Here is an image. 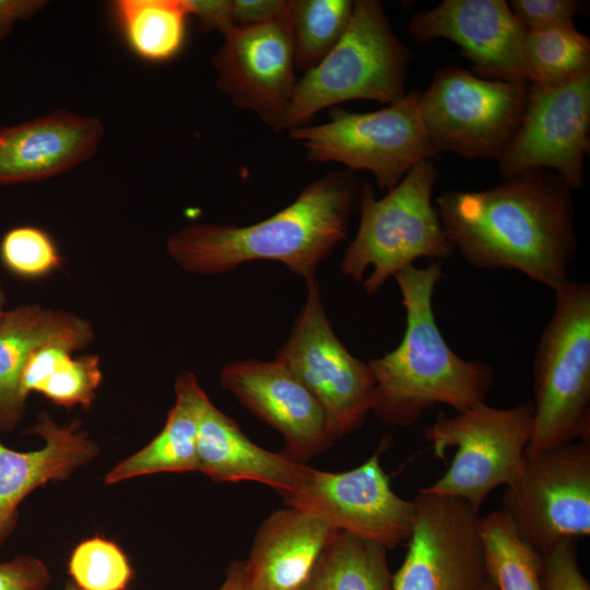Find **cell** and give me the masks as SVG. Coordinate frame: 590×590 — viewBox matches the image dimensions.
<instances>
[{"instance_id": "ba28073f", "label": "cell", "mask_w": 590, "mask_h": 590, "mask_svg": "<svg viewBox=\"0 0 590 590\" xmlns=\"http://www.w3.org/2000/svg\"><path fill=\"white\" fill-rule=\"evenodd\" d=\"M530 88V82L484 79L456 66L438 69L420 94L434 149L499 162L521 125Z\"/></svg>"}, {"instance_id": "9c48e42d", "label": "cell", "mask_w": 590, "mask_h": 590, "mask_svg": "<svg viewBox=\"0 0 590 590\" xmlns=\"http://www.w3.org/2000/svg\"><path fill=\"white\" fill-rule=\"evenodd\" d=\"M420 91L369 113L329 110L330 120L290 132L310 162H337L349 172L368 170L381 191L396 187L417 163L438 153L434 149L420 110Z\"/></svg>"}, {"instance_id": "4dcf8cb0", "label": "cell", "mask_w": 590, "mask_h": 590, "mask_svg": "<svg viewBox=\"0 0 590 590\" xmlns=\"http://www.w3.org/2000/svg\"><path fill=\"white\" fill-rule=\"evenodd\" d=\"M102 380L97 355L71 354L58 363L37 392L59 406L90 409Z\"/></svg>"}, {"instance_id": "ac0fdd59", "label": "cell", "mask_w": 590, "mask_h": 590, "mask_svg": "<svg viewBox=\"0 0 590 590\" xmlns=\"http://www.w3.org/2000/svg\"><path fill=\"white\" fill-rule=\"evenodd\" d=\"M104 134L102 121L67 109L0 127V185L40 181L90 160Z\"/></svg>"}, {"instance_id": "83f0119b", "label": "cell", "mask_w": 590, "mask_h": 590, "mask_svg": "<svg viewBox=\"0 0 590 590\" xmlns=\"http://www.w3.org/2000/svg\"><path fill=\"white\" fill-rule=\"evenodd\" d=\"M526 50L536 86L564 85L590 71V39L574 24L528 31Z\"/></svg>"}, {"instance_id": "5bb4252c", "label": "cell", "mask_w": 590, "mask_h": 590, "mask_svg": "<svg viewBox=\"0 0 590 590\" xmlns=\"http://www.w3.org/2000/svg\"><path fill=\"white\" fill-rule=\"evenodd\" d=\"M590 148V71L555 87L531 84L521 125L498 162L504 178L547 169L571 189L585 179Z\"/></svg>"}, {"instance_id": "f1b7e54d", "label": "cell", "mask_w": 590, "mask_h": 590, "mask_svg": "<svg viewBox=\"0 0 590 590\" xmlns=\"http://www.w3.org/2000/svg\"><path fill=\"white\" fill-rule=\"evenodd\" d=\"M69 574L80 590H126L133 577L121 548L101 536L84 540L74 547Z\"/></svg>"}, {"instance_id": "e0dca14e", "label": "cell", "mask_w": 590, "mask_h": 590, "mask_svg": "<svg viewBox=\"0 0 590 590\" xmlns=\"http://www.w3.org/2000/svg\"><path fill=\"white\" fill-rule=\"evenodd\" d=\"M222 387L246 409L276 429L288 458L300 462L337 440L328 416L314 394L276 359L226 364Z\"/></svg>"}, {"instance_id": "7c38bea8", "label": "cell", "mask_w": 590, "mask_h": 590, "mask_svg": "<svg viewBox=\"0 0 590 590\" xmlns=\"http://www.w3.org/2000/svg\"><path fill=\"white\" fill-rule=\"evenodd\" d=\"M379 451L359 467L326 472L304 464L296 485L282 495L287 507L310 512L332 529L393 548L408 542L415 504L397 495Z\"/></svg>"}, {"instance_id": "4fadbf2b", "label": "cell", "mask_w": 590, "mask_h": 590, "mask_svg": "<svg viewBox=\"0 0 590 590\" xmlns=\"http://www.w3.org/2000/svg\"><path fill=\"white\" fill-rule=\"evenodd\" d=\"M405 558L392 590H483L488 581L479 511L420 488Z\"/></svg>"}, {"instance_id": "30bf717a", "label": "cell", "mask_w": 590, "mask_h": 590, "mask_svg": "<svg viewBox=\"0 0 590 590\" xmlns=\"http://www.w3.org/2000/svg\"><path fill=\"white\" fill-rule=\"evenodd\" d=\"M539 554L590 534V439L524 455L500 508Z\"/></svg>"}, {"instance_id": "4316f807", "label": "cell", "mask_w": 590, "mask_h": 590, "mask_svg": "<svg viewBox=\"0 0 590 590\" xmlns=\"http://www.w3.org/2000/svg\"><path fill=\"white\" fill-rule=\"evenodd\" d=\"M354 1H287L295 68L305 73L315 68L337 45L350 22Z\"/></svg>"}, {"instance_id": "f546056e", "label": "cell", "mask_w": 590, "mask_h": 590, "mask_svg": "<svg viewBox=\"0 0 590 590\" xmlns=\"http://www.w3.org/2000/svg\"><path fill=\"white\" fill-rule=\"evenodd\" d=\"M0 259L12 274L28 280L48 276L63 263L50 234L32 225L17 226L4 234L0 243Z\"/></svg>"}, {"instance_id": "d590c367", "label": "cell", "mask_w": 590, "mask_h": 590, "mask_svg": "<svg viewBox=\"0 0 590 590\" xmlns=\"http://www.w3.org/2000/svg\"><path fill=\"white\" fill-rule=\"evenodd\" d=\"M285 0H232V15L236 26H252L280 16Z\"/></svg>"}, {"instance_id": "1f68e13d", "label": "cell", "mask_w": 590, "mask_h": 590, "mask_svg": "<svg viewBox=\"0 0 590 590\" xmlns=\"http://www.w3.org/2000/svg\"><path fill=\"white\" fill-rule=\"evenodd\" d=\"M577 540H563L541 555L543 590H590L578 560Z\"/></svg>"}, {"instance_id": "277c9868", "label": "cell", "mask_w": 590, "mask_h": 590, "mask_svg": "<svg viewBox=\"0 0 590 590\" xmlns=\"http://www.w3.org/2000/svg\"><path fill=\"white\" fill-rule=\"evenodd\" d=\"M437 176L428 160L414 165L382 198L375 197L370 182L361 187L358 229L340 269L366 294H376L420 258L442 262L455 252L432 201Z\"/></svg>"}, {"instance_id": "44dd1931", "label": "cell", "mask_w": 590, "mask_h": 590, "mask_svg": "<svg viewBox=\"0 0 590 590\" xmlns=\"http://www.w3.org/2000/svg\"><path fill=\"white\" fill-rule=\"evenodd\" d=\"M335 531L297 508L274 511L259 527L246 559L249 590H306Z\"/></svg>"}, {"instance_id": "8fae6325", "label": "cell", "mask_w": 590, "mask_h": 590, "mask_svg": "<svg viewBox=\"0 0 590 590\" xmlns=\"http://www.w3.org/2000/svg\"><path fill=\"white\" fill-rule=\"evenodd\" d=\"M307 296L276 361L314 394L340 438L359 428L371 412L374 378L367 363L353 356L326 315L320 285L306 283Z\"/></svg>"}, {"instance_id": "f35d334b", "label": "cell", "mask_w": 590, "mask_h": 590, "mask_svg": "<svg viewBox=\"0 0 590 590\" xmlns=\"http://www.w3.org/2000/svg\"><path fill=\"white\" fill-rule=\"evenodd\" d=\"M7 303H8L7 294H5L3 284L0 280V322L7 311L5 310Z\"/></svg>"}, {"instance_id": "6da1fadb", "label": "cell", "mask_w": 590, "mask_h": 590, "mask_svg": "<svg viewBox=\"0 0 590 590\" xmlns=\"http://www.w3.org/2000/svg\"><path fill=\"white\" fill-rule=\"evenodd\" d=\"M436 209L455 251L484 270L519 271L555 290L577 253L571 189L555 173L529 170L479 191L448 190Z\"/></svg>"}, {"instance_id": "7402d4cb", "label": "cell", "mask_w": 590, "mask_h": 590, "mask_svg": "<svg viewBox=\"0 0 590 590\" xmlns=\"http://www.w3.org/2000/svg\"><path fill=\"white\" fill-rule=\"evenodd\" d=\"M304 463L251 441L238 424L210 402L198 435V471L215 482L252 481L281 495L297 483Z\"/></svg>"}, {"instance_id": "8d00e7d4", "label": "cell", "mask_w": 590, "mask_h": 590, "mask_svg": "<svg viewBox=\"0 0 590 590\" xmlns=\"http://www.w3.org/2000/svg\"><path fill=\"white\" fill-rule=\"evenodd\" d=\"M46 4L45 0H0V40L12 32L16 22L30 19Z\"/></svg>"}, {"instance_id": "d4e9b609", "label": "cell", "mask_w": 590, "mask_h": 590, "mask_svg": "<svg viewBox=\"0 0 590 590\" xmlns=\"http://www.w3.org/2000/svg\"><path fill=\"white\" fill-rule=\"evenodd\" d=\"M387 551L379 543L335 531L306 590H392Z\"/></svg>"}, {"instance_id": "cb8c5ba5", "label": "cell", "mask_w": 590, "mask_h": 590, "mask_svg": "<svg viewBox=\"0 0 590 590\" xmlns=\"http://www.w3.org/2000/svg\"><path fill=\"white\" fill-rule=\"evenodd\" d=\"M113 12L134 55L161 62L182 48L190 15L186 0H118Z\"/></svg>"}, {"instance_id": "ab89813d", "label": "cell", "mask_w": 590, "mask_h": 590, "mask_svg": "<svg viewBox=\"0 0 590 590\" xmlns=\"http://www.w3.org/2000/svg\"><path fill=\"white\" fill-rule=\"evenodd\" d=\"M483 590H497V588H496L495 585L492 582V580L488 579V581L485 583Z\"/></svg>"}, {"instance_id": "3957f363", "label": "cell", "mask_w": 590, "mask_h": 590, "mask_svg": "<svg viewBox=\"0 0 590 590\" xmlns=\"http://www.w3.org/2000/svg\"><path fill=\"white\" fill-rule=\"evenodd\" d=\"M442 262L414 264L394 279L405 309V331L391 352L367 362L374 378L371 412L386 425L408 427L436 404L457 412L485 403L494 388L492 366L451 350L433 309Z\"/></svg>"}, {"instance_id": "d6a6232c", "label": "cell", "mask_w": 590, "mask_h": 590, "mask_svg": "<svg viewBox=\"0 0 590 590\" xmlns=\"http://www.w3.org/2000/svg\"><path fill=\"white\" fill-rule=\"evenodd\" d=\"M509 7L528 31H540L574 24L580 8L576 0H511Z\"/></svg>"}, {"instance_id": "ffe728a7", "label": "cell", "mask_w": 590, "mask_h": 590, "mask_svg": "<svg viewBox=\"0 0 590 590\" xmlns=\"http://www.w3.org/2000/svg\"><path fill=\"white\" fill-rule=\"evenodd\" d=\"M94 338L92 322L70 311L39 304L7 310L0 322V430L14 429L24 415L26 397L21 378L35 350L51 341H64L82 351Z\"/></svg>"}, {"instance_id": "7a4b0ae2", "label": "cell", "mask_w": 590, "mask_h": 590, "mask_svg": "<svg viewBox=\"0 0 590 590\" xmlns=\"http://www.w3.org/2000/svg\"><path fill=\"white\" fill-rule=\"evenodd\" d=\"M359 194L353 173L331 170L263 221L246 226L190 224L169 236L166 251L179 268L193 274H220L246 262L268 260L285 264L307 283L345 238Z\"/></svg>"}, {"instance_id": "9a60e30c", "label": "cell", "mask_w": 590, "mask_h": 590, "mask_svg": "<svg viewBox=\"0 0 590 590\" xmlns=\"http://www.w3.org/2000/svg\"><path fill=\"white\" fill-rule=\"evenodd\" d=\"M223 37L213 57L217 88L275 131L297 82L287 3L276 19L235 26Z\"/></svg>"}, {"instance_id": "8992f818", "label": "cell", "mask_w": 590, "mask_h": 590, "mask_svg": "<svg viewBox=\"0 0 590 590\" xmlns=\"http://www.w3.org/2000/svg\"><path fill=\"white\" fill-rule=\"evenodd\" d=\"M533 359V425L524 455L590 439V284L568 279Z\"/></svg>"}, {"instance_id": "603a6c76", "label": "cell", "mask_w": 590, "mask_h": 590, "mask_svg": "<svg viewBox=\"0 0 590 590\" xmlns=\"http://www.w3.org/2000/svg\"><path fill=\"white\" fill-rule=\"evenodd\" d=\"M175 396L163 429L145 447L108 471L107 485L146 474L198 471L199 427L211 401L189 371L177 376Z\"/></svg>"}, {"instance_id": "60d3db41", "label": "cell", "mask_w": 590, "mask_h": 590, "mask_svg": "<svg viewBox=\"0 0 590 590\" xmlns=\"http://www.w3.org/2000/svg\"><path fill=\"white\" fill-rule=\"evenodd\" d=\"M63 590H80L72 581H69Z\"/></svg>"}, {"instance_id": "e575fe53", "label": "cell", "mask_w": 590, "mask_h": 590, "mask_svg": "<svg viewBox=\"0 0 590 590\" xmlns=\"http://www.w3.org/2000/svg\"><path fill=\"white\" fill-rule=\"evenodd\" d=\"M190 15L198 19L204 33L225 35L236 26L232 15V0H186Z\"/></svg>"}, {"instance_id": "5b68a950", "label": "cell", "mask_w": 590, "mask_h": 590, "mask_svg": "<svg viewBox=\"0 0 590 590\" xmlns=\"http://www.w3.org/2000/svg\"><path fill=\"white\" fill-rule=\"evenodd\" d=\"M411 54L378 0L354 1L345 32L295 84L276 132L307 126L320 110L350 101L393 104L405 94Z\"/></svg>"}, {"instance_id": "d6986e66", "label": "cell", "mask_w": 590, "mask_h": 590, "mask_svg": "<svg viewBox=\"0 0 590 590\" xmlns=\"http://www.w3.org/2000/svg\"><path fill=\"white\" fill-rule=\"evenodd\" d=\"M31 432L43 437V448L21 452L0 442V546L13 532L17 508L32 491L67 479L99 451L79 420L59 426L49 414L42 413Z\"/></svg>"}, {"instance_id": "2e32d148", "label": "cell", "mask_w": 590, "mask_h": 590, "mask_svg": "<svg viewBox=\"0 0 590 590\" xmlns=\"http://www.w3.org/2000/svg\"><path fill=\"white\" fill-rule=\"evenodd\" d=\"M409 32L418 44L455 43L481 78L530 82L528 30L505 0H445L414 15Z\"/></svg>"}, {"instance_id": "836d02e7", "label": "cell", "mask_w": 590, "mask_h": 590, "mask_svg": "<svg viewBox=\"0 0 590 590\" xmlns=\"http://www.w3.org/2000/svg\"><path fill=\"white\" fill-rule=\"evenodd\" d=\"M50 578L49 568L35 556L20 554L0 562V590H46Z\"/></svg>"}, {"instance_id": "484cf974", "label": "cell", "mask_w": 590, "mask_h": 590, "mask_svg": "<svg viewBox=\"0 0 590 590\" xmlns=\"http://www.w3.org/2000/svg\"><path fill=\"white\" fill-rule=\"evenodd\" d=\"M480 531L487 575L497 590H543L541 554L518 534L502 509L481 517Z\"/></svg>"}, {"instance_id": "52a82bcc", "label": "cell", "mask_w": 590, "mask_h": 590, "mask_svg": "<svg viewBox=\"0 0 590 590\" xmlns=\"http://www.w3.org/2000/svg\"><path fill=\"white\" fill-rule=\"evenodd\" d=\"M532 425V401L506 409L485 402L452 416L439 413L424 437L436 458L445 459L449 448L456 453L445 474L423 488L464 500L480 512L487 495L519 473Z\"/></svg>"}, {"instance_id": "74e56055", "label": "cell", "mask_w": 590, "mask_h": 590, "mask_svg": "<svg viewBox=\"0 0 590 590\" xmlns=\"http://www.w3.org/2000/svg\"><path fill=\"white\" fill-rule=\"evenodd\" d=\"M217 590H249L247 560H235L229 564L225 579Z\"/></svg>"}]
</instances>
